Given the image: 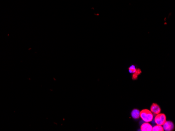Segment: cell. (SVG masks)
I'll list each match as a JSON object with an SVG mask.
<instances>
[{"label":"cell","mask_w":175,"mask_h":131,"mask_svg":"<svg viewBox=\"0 0 175 131\" xmlns=\"http://www.w3.org/2000/svg\"><path fill=\"white\" fill-rule=\"evenodd\" d=\"M129 72L130 73H134L137 71V69L135 68L134 65H132L131 67H129Z\"/></svg>","instance_id":"9c48e42d"},{"label":"cell","mask_w":175,"mask_h":131,"mask_svg":"<svg viewBox=\"0 0 175 131\" xmlns=\"http://www.w3.org/2000/svg\"><path fill=\"white\" fill-rule=\"evenodd\" d=\"M131 115L133 119H138L140 117V111H139L138 109H134L133 111H132Z\"/></svg>","instance_id":"8992f818"},{"label":"cell","mask_w":175,"mask_h":131,"mask_svg":"<svg viewBox=\"0 0 175 131\" xmlns=\"http://www.w3.org/2000/svg\"><path fill=\"white\" fill-rule=\"evenodd\" d=\"M152 131H164V129L162 127V126H159V125H157L154 126V127L152 128Z\"/></svg>","instance_id":"52a82bcc"},{"label":"cell","mask_w":175,"mask_h":131,"mask_svg":"<svg viewBox=\"0 0 175 131\" xmlns=\"http://www.w3.org/2000/svg\"><path fill=\"white\" fill-rule=\"evenodd\" d=\"M140 117L145 122H151L154 118L153 113L148 109H144L140 111Z\"/></svg>","instance_id":"6da1fadb"},{"label":"cell","mask_w":175,"mask_h":131,"mask_svg":"<svg viewBox=\"0 0 175 131\" xmlns=\"http://www.w3.org/2000/svg\"><path fill=\"white\" fill-rule=\"evenodd\" d=\"M163 126L164 130L166 131H173L174 129V124L171 121H166L164 123Z\"/></svg>","instance_id":"3957f363"},{"label":"cell","mask_w":175,"mask_h":131,"mask_svg":"<svg viewBox=\"0 0 175 131\" xmlns=\"http://www.w3.org/2000/svg\"><path fill=\"white\" fill-rule=\"evenodd\" d=\"M155 123L157 125L159 126H162L164 123L166 122V116L164 113H159L156 115L154 119Z\"/></svg>","instance_id":"7a4b0ae2"},{"label":"cell","mask_w":175,"mask_h":131,"mask_svg":"<svg viewBox=\"0 0 175 131\" xmlns=\"http://www.w3.org/2000/svg\"><path fill=\"white\" fill-rule=\"evenodd\" d=\"M161 109L159 106L156 103H153L151 107V112L157 115L160 112Z\"/></svg>","instance_id":"277c9868"},{"label":"cell","mask_w":175,"mask_h":131,"mask_svg":"<svg viewBox=\"0 0 175 131\" xmlns=\"http://www.w3.org/2000/svg\"><path fill=\"white\" fill-rule=\"evenodd\" d=\"M141 73V71H140V69H137L136 71V72H135L134 73H133V80H137V77H138V76L140 75V74Z\"/></svg>","instance_id":"ba28073f"},{"label":"cell","mask_w":175,"mask_h":131,"mask_svg":"<svg viewBox=\"0 0 175 131\" xmlns=\"http://www.w3.org/2000/svg\"><path fill=\"white\" fill-rule=\"evenodd\" d=\"M152 128V126L148 123V122H145L140 126V130L142 131H151Z\"/></svg>","instance_id":"5b68a950"}]
</instances>
